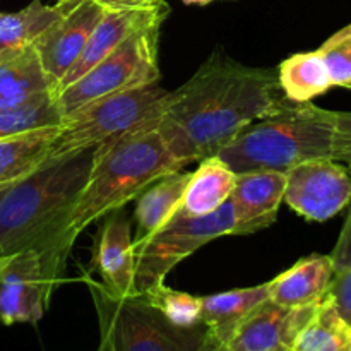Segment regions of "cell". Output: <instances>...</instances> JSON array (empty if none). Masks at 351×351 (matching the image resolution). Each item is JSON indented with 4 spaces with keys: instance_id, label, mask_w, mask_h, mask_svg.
<instances>
[{
    "instance_id": "1",
    "label": "cell",
    "mask_w": 351,
    "mask_h": 351,
    "mask_svg": "<svg viewBox=\"0 0 351 351\" xmlns=\"http://www.w3.org/2000/svg\"><path fill=\"white\" fill-rule=\"evenodd\" d=\"M290 103L273 71L215 51L185 84L170 91L154 127L171 156L185 167L216 156L245 127Z\"/></svg>"
},
{
    "instance_id": "2",
    "label": "cell",
    "mask_w": 351,
    "mask_h": 351,
    "mask_svg": "<svg viewBox=\"0 0 351 351\" xmlns=\"http://www.w3.org/2000/svg\"><path fill=\"white\" fill-rule=\"evenodd\" d=\"M98 158V146L50 158L17 184L0 189V261L34 252L45 278L62 283L72 245L69 218Z\"/></svg>"
},
{
    "instance_id": "3",
    "label": "cell",
    "mask_w": 351,
    "mask_h": 351,
    "mask_svg": "<svg viewBox=\"0 0 351 351\" xmlns=\"http://www.w3.org/2000/svg\"><path fill=\"white\" fill-rule=\"evenodd\" d=\"M154 122L119 141L99 144L96 163L65 230L71 245L93 221L122 209L158 178L184 168L171 156Z\"/></svg>"
},
{
    "instance_id": "4",
    "label": "cell",
    "mask_w": 351,
    "mask_h": 351,
    "mask_svg": "<svg viewBox=\"0 0 351 351\" xmlns=\"http://www.w3.org/2000/svg\"><path fill=\"white\" fill-rule=\"evenodd\" d=\"M335 112L293 103L276 115L250 123L216 156L235 173L290 168L312 160H332Z\"/></svg>"
},
{
    "instance_id": "5",
    "label": "cell",
    "mask_w": 351,
    "mask_h": 351,
    "mask_svg": "<svg viewBox=\"0 0 351 351\" xmlns=\"http://www.w3.org/2000/svg\"><path fill=\"white\" fill-rule=\"evenodd\" d=\"M82 281L91 293L99 326V351H211L219 345L204 324L178 328L141 297H115L89 271Z\"/></svg>"
},
{
    "instance_id": "6",
    "label": "cell",
    "mask_w": 351,
    "mask_h": 351,
    "mask_svg": "<svg viewBox=\"0 0 351 351\" xmlns=\"http://www.w3.org/2000/svg\"><path fill=\"white\" fill-rule=\"evenodd\" d=\"M170 91L153 84L113 93L81 106L58 127L50 158L113 143L125 134L154 122L163 113Z\"/></svg>"
},
{
    "instance_id": "7",
    "label": "cell",
    "mask_w": 351,
    "mask_h": 351,
    "mask_svg": "<svg viewBox=\"0 0 351 351\" xmlns=\"http://www.w3.org/2000/svg\"><path fill=\"white\" fill-rule=\"evenodd\" d=\"M232 202H225L206 216H189L178 208L153 233L134 240V283L136 293L144 295L165 283L167 274L211 240L233 233Z\"/></svg>"
},
{
    "instance_id": "8",
    "label": "cell",
    "mask_w": 351,
    "mask_h": 351,
    "mask_svg": "<svg viewBox=\"0 0 351 351\" xmlns=\"http://www.w3.org/2000/svg\"><path fill=\"white\" fill-rule=\"evenodd\" d=\"M163 23L165 19H156L137 29L91 71L62 89L55 96L62 120L103 96L158 82L161 75L158 50Z\"/></svg>"
},
{
    "instance_id": "9",
    "label": "cell",
    "mask_w": 351,
    "mask_h": 351,
    "mask_svg": "<svg viewBox=\"0 0 351 351\" xmlns=\"http://www.w3.org/2000/svg\"><path fill=\"white\" fill-rule=\"evenodd\" d=\"M283 202L308 221H326L351 202V168L312 160L287 171Z\"/></svg>"
},
{
    "instance_id": "10",
    "label": "cell",
    "mask_w": 351,
    "mask_h": 351,
    "mask_svg": "<svg viewBox=\"0 0 351 351\" xmlns=\"http://www.w3.org/2000/svg\"><path fill=\"white\" fill-rule=\"evenodd\" d=\"M53 291L38 254L24 252L0 261V321L5 326L36 324Z\"/></svg>"
},
{
    "instance_id": "11",
    "label": "cell",
    "mask_w": 351,
    "mask_h": 351,
    "mask_svg": "<svg viewBox=\"0 0 351 351\" xmlns=\"http://www.w3.org/2000/svg\"><path fill=\"white\" fill-rule=\"evenodd\" d=\"M170 14V7L165 0L154 3H137L129 7H117V9H106L101 19L89 34L81 55L71 71L62 79L57 89V95L77 81L81 75L91 71L96 64L108 57L113 50L120 47L127 38L146 24L156 19H167ZM55 95V96H57Z\"/></svg>"
},
{
    "instance_id": "12",
    "label": "cell",
    "mask_w": 351,
    "mask_h": 351,
    "mask_svg": "<svg viewBox=\"0 0 351 351\" xmlns=\"http://www.w3.org/2000/svg\"><path fill=\"white\" fill-rule=\"evenodd\" d=\"M105 10L106 7L93 0H79L34 41L41 65L57 89L62 79L79 58L89 34L103 17Z\"/></svg>"
},
{
    "instance_id": "13",
    "label": "cell",
    "mask_w": 351,
    "mask_h": 351,
    "mask_svg": "<svg viewBox=\"0 0 351 351\" xmlns=\"http://www.w3.org/2000/svg\"><path fill=\"white\" fill-rule=\"evenodd\" d=\"M317 305L285 307L267 298L243 319L223 346L228 351H291Z\"/></svg>"
},
{
    "instance_id": "14",
    "label": "cell",
    "mask_w": 351,
    "mask_h": 351,
    "mask_svg": "<svg viewBox=\"0 0 351 351\" xmlns=\"http://www.w3.org/2000/svg\"><path fill=\"white\" fill-rule=\"evenodd\" d=\"M287 173L273 170H254L237 173L230 202L233 208L232 235H250L274 223L283 202Z\"/></svg>"
},
{
    "instance_id": "15",
    "label": "cell",
    "mask_w": 351,
    "mask_h": 351,
    "mask_svg": "<svg viewBox=\"0 0 351 351\" xmlns=\"http://www.w3.org/2000/svg\"><path fill=\"white\" fill-rule=\"evenodd\" d=\"M95 267L115 297H137L134 283V239L130 221L120 209L106 215L96 243Z\"/></svg>"
},
{
    "instance_id": "16",
    "label": "cell",
    "mask_w": 351,
    "mask_h": 351,
    "mask_svg": "<svg viewBox=\"0 0 351 351\" xmlns=\"http://www.w3.org/2000/svg\"><path fill=\"white\" fill-rule=\"evenodd\" d=\"M53 82L41 65L36 48L29 47L14 57L0 60V108H23L55 98Z\"/></svg>"
},
{
    "instance_id": "17",
    "label": "cell",
    "mask_w": 351,
    "mask_h": 351,
    "mask_svg": "<svg viewBox=\"0 0 351 351\" xmlns=\"http://www.w3.org/2000/svg\"><path fill=\"white\" fill-rule=\"evenodd\" d=\"M331 256H308L269 281V298L285 307L319 304L335 276Z\"/></svg>"
},
{
    "instance_id": "18",
    "label": "cell",
    "mask_w": 351,
    "mask_h": 351,
    "mask_svg": "<svg viewBox=\"0 0 351 351\" xmlns=\"http://www.w3.org/2000/svg\"><path fill=\"white\" fill-rule=\"evenodd\" d=\"M77 2L79 0H62L55 5H47L41 0H33L17 12L0 10V60L33 47L43 31Z\"/></svg>"
},
{
    "instance_id": "19",
    "label": "cell",
    "mask_w": 351,
    "mask_h": 351,
    "mask_svg": "<svg viewBox=\"0 0 351 351\" xmlns=\"http://www.w3.org/2000/svg\"><path fill=\"white\" fill-rule=\"evenodd\" d=\"M269 298V283L201 297V322L216 343L226 345L243 319Z\"/></svg>"
},
{
    "instance_id": "20",
    "label": "cell",
    "mask_w": 351,
    "mask_h": 351,
    "mask_svg": "<svg viewBox=\"0 0 351 351\" xmlns=\"http://www.w3.org/2000/svg\"><path fill=\"white\" fill-rule=\"evenodd\" d=\"M58 127H45L0 139V189L21 182L48 160Z\"/></svg>"
},
{
    "instance_id": "21",
    "label": "cell",
    "mask_w": 351,
    "mask_h": 351,
    "mask_svg": "<svg viewBox=\"0 0 351 351\" xmlns=\"http://www.w3.org/2000/svg\"><path fill=\"white\" fill-rule=\"evenodd\" d=\"M199 168L191 178L182 197V211L189 216H206L230 201L237 182V173L218 156L199 161Z\"/></svg>"
},
{
    "instance_id": "22",
    "label": "cell",
    "mask_w": 351,
    "mask_h": 351,
    "mask_svg": "<svg viewBox=\"0 0 351 351\" xmlns=\"http://www.w3.org/2000/svg\"><path fill=\"white\" fill-rule=\"evenodd\" d=\"M191 173L178 170L158 178L146 191L137 195L136 213V237L139 240L153 233L158 226L163 225L182 204L185 187Z\"/></svg>"
},
{
    "instance_id": "23",
    "label": "cell",
    "mask_w": 351,
    "mask_h": 351,
    "mask_svg": "<svg viewBox=\"0 0 351 351\" xmlns=\"http://www.w3.org/2000/svg\"><path fill=\"white\" fill-rule=\"evenodd\" d=\"M278 82L285 98L293 103H308L332 88L321 50L291 55L281 62Z\"/></svg>"
},
{
    "instance_id": "24",
    "label": "cell",
    "mask_w": 351,
    "mask_h": 351,
    "mask_svg": "<svg viewBox=\"0 0 351 351\" xmlns=\"http://www.w3.org/2000/svg\"><path fill=\"white\" fill-rule=\"evenodd\" d=\"M351 328L328 297L319 302L314 315L300 331L291 351H350Z\"/></svg>"
},
{
    "instance_id": "25",
    "label": "cell",
    "mask_w": 351,
    "mask_h": 351,
    "mask_svg": "<svg viewBox=\"0 0 351 351\" xmlns=\"http://www.w3.org/2000/svg\"><path fill=\"white\" fill-rule=\"evenodd\" d=\"M151 307L160 311L167 321L178 328H194L201 322V297L168 288L165 283L156 285L144 295H139Z\"/></svg>"
},
{
    "instance_id": "26",
    "label": "cell",
    "mask_w": 351,
    "mask_h": 351,
    "mask_svg": "<svg viewBox=\"0 0 351 351\" xmlns=\"http://www.w3.org/2000/svg\"><path fill=\"white\" fill-rule=\"evenodd\" d=\"M60 123L62 115L55 98L41 99L23 108H0V139L45 127H57Z\"/></svg>"
},
{
    "instance_id": "27",
    "label": "cell",
    "mask_w": 351,
    "mask_h": 351,
    "mask_svg": "<svg viewBox=\"0 0 351 351\" xmlns=\"http://www.w3.org/2000/svg\"><path fill=\"white\" fill-rule=\"evenodd\" d=\"M319 50L322 51L332 86L351 82V36L329 38Z\"/></svg>"
},
{
    "instance_id": "28",
    "label": "cell",
    "mask_w": 351,
    "mask_h": 351,
    "mask_svg": "<svg viewBox=\"0 0 351 351\" xmlns=\"http://www.w3.org/2000/svg\"><path fill=\"white\" fill-rule=\"evenodd\" d=\"M326 297L331 300L343 321L351 328V267L335 271Z\"/></svg>"
},
{
    "instance_id": "29",
    "label": "cell",
    "mask_w": 351,
    "mask_h": 351,
    "mask_svg": "<svg viewBox=\"0 0 351 351\" xmlns=\"http://www.w3.org/2000/svg\"><path fill=\"white\" fill-rule=\"evenodd\" d=\"M332 160L346 161L351 167V112H335Z\"/></svg>"
},
{
    "instance_id": "30",
    "label": "cell",
    "mask_w": 351,
    "mask_h": 351,
    "mask_svg": "<svg viewBox=\"0 0 351 351\" xmlns=\"http://www.w3.org/2000/svg\"><path fill=\"white\" fill-rule=\"evenodd\" d=\"M331 259L335 263L336 271L351 267V208L348 216H346L345 225H343L341 233H339L338 243H336L335 250L331 254Z\"/></svg>"
},
{
    "instance_id": "31",
    "label": "cell",
    "mask_w": 351,
    "mask_h": 351,
    "mask_svg": "<svg viewBox=\"0 0 351 351\" xmlns=\"http://www.w3.org/2000/svg\"><path fill=\"white\" fill-rule=\"evenodd\" d=\"M62 2V0H57ZM93 2L99 3V5L106 7V9H117V7H129V5H137V0H93Z\"/></svg>"
},
{
    "instance_id": "32",
    "label": "cell",
    "mask_w": 351,
    "mask_h": 351,
    "mask_svg": "<svg viewBox=\"0 0 351 351\" xmlns=\"http://www.w3.org/2000/svg\"><path fill=\"white\" fill-rule=\"evenodd\" d=\"M343 36H351V23L346 24V26L343 27V29H339L338 33L332 34L331 38H343Z\"/></svg>"
},
{
    "instance_id": "33",
    "label": "cell",
    "mask_w": 351,
    "mask_h": 351,
    "mask_svg": "<svg viewBox=\"0 0 351 351\" xmlns=\"http://www.w3.org/2000/svg\"><path fill=\"white\" fill-rule=\"evenodd\" d=\"M187 5H208V3L215 2V0H182Z\"/></svg>"
},
{
    "instance_id": "34",
    "label": "cell",
    "mask_w": 351,
    "mask_h": 351,
    "mask_svg": "<svg viewBox=\"0 0 351 351\" xmlns=\"http://www.w3.org/2000/svg\"><path fill=\"white\" fill-rule=\"evenodd\" d=\"M211 351H228V350H226L223 345H216V346H213Z\"/></svg>"
},
{
    "instance_id": "35",
    "label": "cell",
    "mask_w": 351,
    "mask_h": 351,
    "mask_svg": "<svg viewBox=\"0 0 351 351\" xmlns=\"http://www.w3.org/2000/svg\"><path fill=\"white\" fill-rule=\"evenodd\" d=\"M139 3H154V2H160V0H137Z\"/></svg>"
},
{
    "instance_id": "36",
    "label": "cell",
    "mask_w": 351,
    "mask_h": 351,
    "mask_svg": "<svg viewBox=\"0 0 351 351\" xmlns=\"http://www.w3.org/2000/svg\"><path fill=\"white\" fill-rule=\"evenodd\" d=\"M345 88H348V89H351V82H348V84L345 86Z\"/></svg>"
},
{
    "instance_id": "37",
    "label": "cell",
    "mask_w": 351,
    "mask_h": 351,
    "mask_svg": "<svg viewBox=\"0 0 351 351\" xmlns=\"http://www.w3.org/2000/svg\"><path fill=\"white\" fill-rule=\"evenodd\" d=\"M350 351H351V348H350Z\"/></svg>"
}]
</instances>
